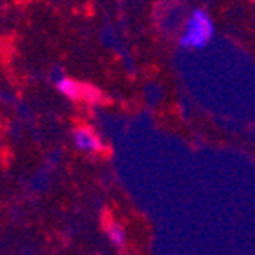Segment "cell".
<instances>
[{"label": "cell", "instance_id": "obj_1", "mask_svg": "<svg viewBox=\"0 0 255 255\" xmlns=\"http://www.w3.org/2000/svg\"><path fill=\"white\" fill-rule=\"evenodd\" d=\"M214 36V23L204 9L193 11L187 18L184 34L180 36V47L191 48V50H202L209 45Z\"/></svg>", "mask_w": 255, "mask_h": 255}, {"label": "cell", "instance_id": "obj_2", "mask_svg": "<svg viewBox=\"0 0 255 255\" xmlns=\"http://www.w3.org/2000/svg\"><path fill=\"white\" fill-rule=\"evenodd\" d=\"M73 141H75V146L82 152L93 153V152H100L104 148L102 139L95 134L91 128H77L75 134H73Z\"/></svg>", "mask_w": 255, "mask_h": 255}, {"label": "cell", "instance_id": "obj_3", "mask_svg": "<svg viewBox=\"0 0 255 255\" xmlns=\"http://www.w3.org/2000/svg\"><path fill=\"white\" fill-rule=\"evenodd\" d=\"M82 86L84 84L73 81V79H59L57 90H59L64 97L72 98V100H82Z\"/></svg>", "mask_w": 255, "mask_h": 255}, {"label": "cell", "instance_id": "obj_4", "mask_svg": "<svg viewBox=\"0 0 255 255\" xmlns=\"http://www.w3.org/2000/svg\"><path fill=\"white\" fill-rule=\"evenodd\" d=\"M107 238H109V241L115 245V247H118V248H122L125 245V232H124V229L118 225V223H109L107 225Z\"/></svg>", "mask_w": 255, "mask_h": 255}, {"label": "cell", "instance_id": "obj_5", "mask_svg": "<svg viewBox=\"0 0 255 255\" xmlns=\"http://www.w3.org/2000/svg\"><path fill=\"white\" fill-rule=\"evenodd\" d=\"M100 98H102V93H100L97 88L88 86V84L82 86V100H88V102H98Z\"/></svg>", "mask_w": 255, "mask_h": 255}]
</instances>
